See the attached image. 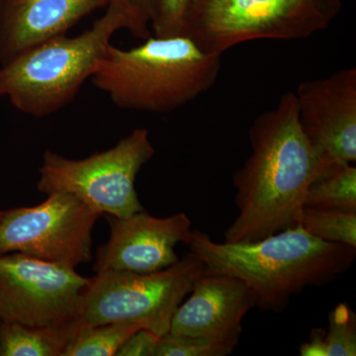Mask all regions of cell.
I'll use <instances>...</instances> for the list:
<instances>
[{
    "label": "cell",
    "mask_w": 356,
    "mask_h": 356,
    "mask_svg": "<svg viewBox=\"0 0 356 356\" xmlns=\"http://www.w3.org/2000/svg\"><path fill=\"white\" fill-rule=\"evenodd\" d=\"M252 154L233 175L238 216L225 243H252L296 227L309 187L327 172L300 127L294 92L257 116L248 132Z\"/></svg>",
    "instance_id": "6da1fadb"
},
{
    "label": "cell",
    "mask_w": 356,
    "mask_h": 356,
    "mask_svg": "<svg viewBox=\"0 0 356 356\" xmlns=\"http://www.w3.org/2000/svg\"><path fill=\"white\" fill-rule=\"evenodd\" d=\"M186 245L204 264V274L243 281L255 306L276 313L306 287L336 280L356 257V248L318 240L299 226L252 243H217L195 229Z\"/></svg>",
    "instance_id": "7a4b0ae2"
},
{
    "label": "cell",
    "mask_w": 356,
    "mask_h": 356,
    "mask_svg": "<svg viewBox=\"0 0 356 356\" xmlns=\"http://www.w3.org/2000/svg\"><path fill=\"white\" fill-rule=\"evenodd\" d=\"M122 29L142 40L152 34L129 0H110L105 13L83 34L56 37L1 65L0 97L29 116L55 114L74 102L110 40Z\"/></svg>",
    "instance_id": "3957f363"
},
{
    "label": "cell",
    "mask_w": 356,
    "mask_h": 356,
    "mask_svg": "<svg viewBox=\"0 0 356 356\" xmlns=\"http://www.w3.org/2000/svg\"><path fill=\"white\" fill-rule=\"evenodd\" d=\"M221 57L189 37L151 36L132 49L110 44L90 79L119 108L170 113L214 86Z\"/></svg>",
    "instance_id": "277c9868"
},
{
    "label": "cell",
    "mask_w": 356,
    "mask_h": 356,
    "mask_svg": "<svg viewBox=\"0 0 356 356\" xmlns=\"http://www.w3.org/2000/svg\"><path fill=\"white\" fill-rule=\"evenodd\" d=\"M341 0H193L184 36L219 54L254 40L291 41L327 29Z\"/></svg>",
    "instance_id": "5b68a950"
},
{
    "label": "cell",
    "mask_w": 356,
    "mask_h": 356,
    "mask_svg": "<svg viewBox=\"0 0 356 356\" xmlns=\"http://www.w3.org/2000/svg\"><path fill=\"white\" fill-rule=\"evenodd\" d=\"M204 273L202 262L188 252L177 264L156 273H95L83 291V323H129L165 336L178 306Z\"/></svg>",
    "instance_id": "8992f818"
},
{
    "label": "cell",
    "mask_w": 356,
    "mask_h": 356,
    "mask_svg": "<svg viewBox=\"0 0 356 356\" xmlns=\"http://www.w3.org/2000/svg\"><path fill=\"white\" fill-rule=\"evenodd\" d=\"M156 154L149 130L135 129L116 146L83 159L44 152L37 188L50 195L74 194L100 214L126 218L145 210L135 188L136 178Z\"/></svg>",
    "instance_id": "52a82bcc"
},
{
    "label": "cell",
    "mask_w": 356,
    "mask_h": 356,
    "mask_svg": "<svg viewBox=\"0 0 356 356\" xmlns=\"http://www.w3.org/2000/svg\"><path fill=\"white\" fill-rule=\"evenodd\" d=\"M102 216L67 192L51 193L33 207L4 211L0 255L20 252L76 268L92 261V231Z\"/></svg>",
    "instance_id": "ba28073f"
},
{
    "label": "cell",
    "mask_w": 356,
    "mask_h": 356,
    "mask_svg": "<svg viewBox=\"0 0 356 356\" xmlns=\"http://www.w3.org/2000/svg\"><path fill=\"white\" fill-rule=\"evenodd\" d=\"M88 281L74 267L20 252L0 255V318L28 327L79 322Z\"/></svg>",
    "instance_id": "9c48e42d"
},
{
    "label": "cell",
    "mask_w": 356,
    "mask_h": 356,
    "mask_svg": "<svg viewBox=\"0 0 356 356\" xmlns=\"http://www.w3.org/2000/svg\"><path fill=\"white\" fill-rule=\"evenodd\" d=\"M300 127L327 165L356 161V69L303 81L296 93Z\"/></svg>",
    "instance_id": "30bf717a"
},
{
    "label": "cell",
    "mask_w": 356,
    "mask_h": 356,
    "mask_svg": "<svg viewBox=\"0 0 356 356\" xmlns=\"http://www.w3.org/2000/svg\"><path fill=\"white\" fill-rule=\"evenodd\" d=\"M110 236L96 252L93 271H129L152 273L179 261L175 248L186 245L191 221L185 213L172 216H152L143 210L126 218L107 215Z\"/></svg>",
    "instance_id": "8fae6325"
},
{
    "label": "cell",
    "mask_w": 356,
    "mask_h": 356,
    "mask_svg": "<svg viewBox=\"0 0 356 356\" xmlns=\"http://www.w3.org/2000/svg\"><path fill=\"white\" fill-rule=\"evenodd\" d=\"M189 294L175 311L168 332L236 348L243 318L255 307L254 294L247 284L232 276L204 274Z\"/></svg>",
    "instance_id": "7c38bea8"
},
{
    "label": "cell",
    "mask_w": 356,
    "mask_h": 356,
    "mask_svg": "<svg viewBox=\"0 0 356 356\" xmlns=\"http://www.w3.org/2000/svg\"><path fill=\"white\" fill-rule=\"evenodd\" d=\"M110 0H0V64L67 34Z\"/></svg>",
    "instance_id": "4fadbf2b"
},
{
    "label": "cell",
    "mask_w": 356,
    "mask_h": 356,
    "mask_svg": "<svg viewBox=\"0 0 356 356\" xmlns=\"http://www.w3.org/2000/svg\"><path fill=\"white\" fill-rule=\"evenodd\" d=\"M83 321L54 327H28L3 322L0 327L1 356H62Z\"/></svg>",
    "instance_id": "5bb4252c"
},
{
    "label": "cell",
    "mask_w": 356,
    "mask_h": 356,
    "mask_svg": "<svg viewBox=\"0 0 356 356\" xmlns=\"http://www.w3.org/2000/svg\"><path fill=\"white\" fill-rule=\"evenodd\" d=\"M307 207L356 212V168L337 163L323 173L309 187Z\"/></svg>",
    "instance_id": "9a60e30c"
},
{
    "label": "cell",
    "mask_w": 356,
    "mask_h": 356,
    "mask_svg": "<svg viewBox=\"0 0 356 356\" xmlns=\"http://www.w3.org/2000/svg\"><path fill=\"white\" fill-rule=\"evenodd\" d=\"M142 327L129 323L83 325L62 356H116L123 343Z\"/></svg>",
    "instance_id": "2e32d148"
},
{
    "label": "cell",
    "mask_w": 356,
    "mask_h": 356,
    "mask_svg": "<svg viewBox=\"0 0 356 356\" xmlns=\"http://www.w3.org/2000/svg\"><path fill=\"white\" fill-rule=\"evenodd\" d=\"M297 226L324 242L356 248V212L304 206Z\"/></svg>",
    "instance_id": "e0dca14e"
},
{
    "label": "cell",
    "mask_w": 356,
    "mask_h": 356,
    "mask_svg": "<svg viewBox=\"0 0 356 356\" xmlns=\"http://www.w3.org/2000/svg\"><path fill=\"white\" fill-rule=\"evenodd\" d=\"M325 356L356 355V315L348 304L334 307L324 334Z\"/></svg>",
    "instance_id": "ac0fdd59"
},
{
    "label": "cell",
    "mask_w": 356,
    "mask_h": 356,
    "mask_svg": "<svg viewBox=\"0 0 356 356\" xmlns=\"http://www.w3.org/2000/svg\"><path fill=\"white\" fill-rule=\"evenodd\" d=\"M236 348L209 339L175 336L168 332L159 339L156 356H227Z\"/></svg>",
    "instance_id": "d6986e66"
},
{
    "label": "cell",
    "mask_w": 356,
    "mask_h": 356,
    "mask_svg": "<svg viewBox=\"0 0 356 356\" xmlns=\"http://www.w3.org/2000/svg\"><path fill=\"white\" fill-rule=\"evenodd\" d=\"M192 1L193 0H159L158 13L151 24L154 37L184 36Z\"/></svg>",
    "instance_id": "ffe728a7"
},
{
    "label": "cell",
    "mask_w": 356,
    "mask_h": 356,
    "mask_svg": "<svg viewBox=\"0 0 356 356\" xmlns=\"http://www.w3.org/2000/svg\"><path fill=\"white\" fill-rule=\"evenodd\" d=\"M159 339L153 332L140 329L123 343L116 356H156Z\"/></svg>",
    "instance_id": "44dd1931"
},
{
    "label": "cell",
    "mask_w": 356,
    "mask_h": 356,
    "mask_svg": "<svg viewBox=\"0 0 356 356\" xmlns=\"http://www.w3.org/2000/svg\"><path fill=\"white\" fill-rule=\"evenodd\" d=\"M324 330H312L310 339L302 344L300 348V355L302 356H325Z\"/></svg>",
    "instance_id": "7402d4cb"
},
{
    "label": "cell",
    "mask_w": 356,
    "mask_h": 356,
    "mask_svg": "<svg viewBox=\"0 0 356 356\" xmlns=\"http://www.w3.org/2000/svg\"><path fill=\"white\" fill-rule=\"evenodd\" d=\"M134 11L149 26L156 18L159 0H129Z\"/></svg>",
    "instance_id": "603a6c76"
},
{
    "label": "cell",
    "mask_w": 356,
    "mask_h": 356,
    "mask_svg": "<svg viewBox=\"0 0 356 356\" xmlns=\"http://www.w3.org/2000/svg\"><path fill=\"white\" fill-rule=\"evenodd\" d=\"M4 211H0V220L2 219V217H3Z\"/></svg>",
    "instance_id": "cb8c5ba5"
}]
</instances>
